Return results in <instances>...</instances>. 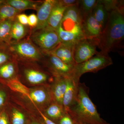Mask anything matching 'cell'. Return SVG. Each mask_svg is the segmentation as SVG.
Masks as SVG:
<instances>
[{"label":"cell","instance_id":"cell-1","mask_svg":"<svg viewBox=\"0 0 124 124\" xmlns=\"http://www.w3.org/2000/svg\"><path fill=\"white\" fill-rule=\"evenodd\" d=\"M124 7L121 6L108 11V17L98 47L103 53L108 54L122 47L124 38Z\"/></svg>","mask_w":124,"mask_h":124},{"label":"cell","instance_id":"cell-2","mask_svg":"<svg viewBox=\"0 0 124 124\" xmlns=\"http://www.w3.org/2000/svg\"><path fill=\"white\" fill-rule=\"evenodd\" d=\"M67 113L75 124H110L100 117L85 88L80 84L76 101Z\"/></svg>","mask_w":124,"mask_h":124},{"label":"cell","instance_id":"cell-3","mask_svg":"<svg viewBox=\"0 0 124 124\" xmlns=\"http://www.w3.org/2000/svg\"><path fill=\"white\" fill-rule=\"evenodd\" d=\"M11 53L17 61L34 62L41 60L44 54L30 39L29 36L8 44Z\"/></svg>","mask_w":124,"mask_h":124},{"label":"cell","instance_id":"cell-4","mask_svg":"<svg viewBox=\"0 0 124 124\" xmlns=\"http://www.w3.org/2000/svg\"><path fill=\"white\" fill-rule=\"evenodd\" d=\"M113 64L111 58L108 54L98 52L97 54L85 62L74 66L72 77L78 82L80 78L87 72L96 73L99 71Z\"/></svg>","mask_w":124,"mask_h":124},{"label":"cell","instance_id":"cell-5","mask_svg":"<svg viewBox=\"0 0 124 124\" xmlns=\"http://www.w3.org/2000/svg\"><path fill=\"white\" fill-rule=\"evenodd\" d=\"M29 38L43 54L51 52L60 43L57 31L46 27L31 31Z\"/></svg>","mask_w":124,"mask_h":124},{"label":"cell","instance_id":"cell-6","mask_svg":"<svg viewBox=\"0 0 124 124\" xmlns=\"http://www.w3.org/2000/svg\"><path fill=\"white\" fill-rule=\"evenodd\" d=\"M98 40L84 38L78 41L74 45V58L76 64L85 62L98 53Z\"/></svg>","mask_w":124,"mask_h":124},{"label":"cell","instance_id":"cell-7","mask_svg":"<svg viewBox=\"0 0 124 124\" xmlns=\"http://www.w3.org/2000/svg\"><path fill=\"white\" fill-rule=\"evenodd\" d=\"M43 60L49 73L54 77L72 76L74 66H69L50 53L43 54Z\"/></svg>","mask_w":124,"mask_h":124},{"label":"cell","instance_id":"cell-8","mask_svg":"<svg viewBox=\"0 0 124 124\" xmlns=\"http://www.w3.org/2000/svg\"><path fill=\"white\" fill-rule=\"evenodd\" d=\"M79 84V82L76 81L71 76L68 77L66 88L62 103L67 112L76 101Z\"/></svg>","mask_w":124,"mask_h":124},{"label":"cell","instance_id":"cell-9","mask_svg":"<svg viewBox=\"0 0 124 124\" xmlns=\"http://www.w3.org/2000/svg\"><path fill=\"white\" fill-rule=\"evenodd\" d=\"M82 28L85 38L98 40L103 30L92 13L89 15L83 21Z\"/></svg>","mask_w":124,"mask_h":124},{"label":"cell","instance_id":"cell-10","mask_svg":"<svg viewBox=\"0 0 124 124\" xmlns=\"http://www.w3.org/2000/svg\"><path fill=\"white\" fill-rule=\"evenodd\" d=\"M74 45L60 43L49 53L57 56L68 65L74 66L76 64L73 55Z\"/></svg>","mask_w":124,"mask_h":124},{"label":"cell","instance_id":"cell-11","mask_svg":"<svg viewBox=\"0 0 124 124\" xmlns=\"http://www.w3.org/2000/svg\"><path fill=\"white\" fill-rule=\"evenodd\" d=\"M56 1V0H43L42 4L37 10L38 24L35 28L32 31L43 29L46 27L50 15Z\"/></svg>","mask_w":124,"mask_h":124},{"label":"cell","instance_id":"cell-12","mask_svg":"<svg viewBox=\"0 0 124 124\" xmlns=\"http://www.w3.org/2000/svg\"><path fill=\"white\" fill-rule=\"evenodd\" d=\"M68 77H54L53 82L50 88L53 102L62 106Z\"/></svg>","mask_w":124,"mask_h":124},{"label":"cell","instance_id":"cell-13","mask_svg":"<svg viewBox=\"0 0 124 124\" xmlns=\"http://www.w3.org/2000/svg\"><path fill=\"white\" fill-rule=\"evenodd\" d=\"M23 72L25 79L32 84L46 82L50 78V76L48 73L35 67H25Z\"/></svg>","mask_w":124,"mask_h":124},{"label":"cell","instance_id":"cell-14","mask_svg":"<svg viewBox=\"0 0 124 124\" xmlns=\"http://www.w3.org/2000/svg\"><path fill=\"white\" fill-rule=\"evenodd\" d=\"M27 98L34 103L44 105L46 107L53 102L50 88L30 89L29 95Z\"/></svg>","mask_w":124,"mask_h":124},{"label":"cell","instance_id":"cell-15","mask_svg":"<svg viewBox=\"0 0 124 124\" xmlns=\"http://www.w3.org/2000/svg\"><path fill=\"white\" fill-rule=\"evenodd\" d=\"M66 8L60 4L58 0H56L49 18L46 27L57 31L61 24Z\"/></svg>","mask_w":124,"mask_h":124},{"label":"cell","instance_id":"cell-16","mask_svg":"<svg viewBox=\"0 0 124 124\" xmlns=\"http://www.w3.org/2000/svg\"><path fill=\"white\" fill-rule=\"evenodd\" d=\"M31 31L28 26L21 24L16 18L14 20L11 27L10 42L19 41L28 37Z\"/></svg>","mask_w":124,"mask_h":124},{"label":"cell","instance_id":"cell-17","mask_svg":"<svg viewBox=\"0 0 124 124\" xmlns=\"http://www.w3.org/2000/svg\"><path fill=\"white\" fill-rule=\"evenodd\" d=\"M6 2L14 8L22 11L28 9L37 10L43 0H5Z\"/></svg>","mask_w":124,"mask_h":124},{"label":"cell","instance_id":"cell-18","mask_svg":"<svg viewBox=\"0 0 124 124\" xmlns=\"http://www.w3.org/2000/svg\"><path fill=\"white\" fill-rule=\"evenodd\" d=\"M44 114L48 119L56 124L67 113L62 106L55 102L51 103L46 108Z\"/></svg>","mask_w":124,"mask_h":124},{"label":"cell","instance_id":"cell-19","mask_svg":"<svg viewBox=\"0 0 124 124\" xmlns=\"http://www.w3.org/2000/svg\"><path fill=\"white\" fill-rule=\"evenodd\" d=\"M15 58L0 66V78L10 80L15 76L17 71V62Z\"/></svg>","mask_w":124,"mask_h":124},{"label":"cell","instance_id":"cell-20","mask_svg":"<svg viewBox=\"0 0 124 124\" xmlns=\"http://www.w3.org/2000/svg\"><path fill=\"white\" fill-rule=\"evenodd\" d=\"M92 14L95 20L103 29L108 19V12L100 0H98Z\"/></svg>","mask_w":124,"mask_h":124},{"label":"cell","instance_id":"cell-21","mask_svg":"<svg viewBox=\"0 0 124 124\" xmlns=\"http://www.w3.org/2000/svg\"><path fill=\"white\" fill-rule=\"evenodd\" d=\"M22 11L16 9L4 1L0 5V22L5 20H14Z\"/></svg>","mask_w":124,"mask_h":124},{"label":"cell","instance_id":"cell-22","mask_svg":"<svg viewBox=\"0 0 124 124\" xmlns=\"http://www.w3.org/2000/svg\"><path fill=\"white\" fill-rule=\"evenodd\" d=\"M97 0H81L79 1L78 6L83 21L91 13L97 3Z\"/></svg>","mask_w":124,"mask_h":124},{"label":"cell","instance_id":"cell-23","mask_svg":"<svg viewBox=\"0 0 124 124\" xmlns=\"http://www.w3.org/2000/svg\"><path fill=\"white\" fill-rule=\"evenodd\" d=\"M14 20L0 22V41L8 44L10 42L11 27Z\"/></svg>","mask_w":124,"mask_h":124},{"label":"cell","instance_id":"cell-24","mask_svg":"<svg viewBox=\"0 0 124 124\" xmlns=\"http://www.w3.org/2000/svg\"><path fill=\"white\" fill-rule=\"evenodd\" d=\"M7 84L9 88L15 92L20 93L27 97L29 95L30 89L23 85L16 78L9 80Z\"/></svg>","mask_w":124,"mask_h":124},{"label":"cell","instance_id":"cell-25","mask_svg":"<svg viewBox=\"0 0 124 124\" xmlns=\"http://www.w3.org/2000/svg\"><path fill=\"white\" fill-rule=\"evenodd\" d=\"M14 58L10 50L8 44L0 41V66Z\"/></svg>","mask_w":124,"mask_h":124},{"label":"cell","instance_id":"cell-26","mask_svg":"<svg viewBox=\"0 0 124 124\" xmlns=\"http://www.w3.org/2000/svg\"><path fill=\"white\" fill-rule=\"evenodd\" d=\"M10 117L11 124H28L29 122L23 113L15 108L13 109Z\"/></svg>","mask_w":124,"mask_h":124},{"label":"cell","instance_id":"cell-27","mask_svg":"<svg viewBox=\"0 0 124 124\" xmlns=\"http://www.w3.org/2000/svg\"><path fill=\"white\" fill-rule=\"evenodd\" d=\"M38 20L37 16L35 14H32L28 16V26L31 31H32L37 26Z\"/></svg>","mask_w":124,"mask_h":124},{"label":"cell","instance_id":"cell-28","mask_svg":"<svg viewBox=\"0 0 124 124\" xmlns=\"http://www.w3.org/2000/svg\"><path fill=\"white\" fill-rule=\"evenodd\" d=\"M16 19L21 24L28 26V16L24 14L20 13L16 16Z\"/></svg>","mask_w":124,"mask_h":124},{"label":"cell","instance_id":"cell-29","mask_svg":"<svg viewBox=\"0 0 124 124\" xmlns=\"http://www.w3.org/2000/svg\"><path fill=\"white\" fill-rule=\"evenodd\" d=\"M60 4L66 7L78 5L79 0H58Z\"/></svg>","mask_w":124,"mask_h":124},{"label":"cell","instance_id":"cell-30","mask_svg":"<svg viewBox=\"0 0 124 124\" xmlns=\"http://www.w3.org/2000/svg\"><path fill=\"white\" fill-rule=\"evenodd\" d=\"M58 124H76L73 119L67 113L60 119Z\"/></svg>","mask_w":124,"mask_h":124},{"label":"cell","instance_id":"cell-31","mask_svg":"<svg viewBox=\"0 0 124 124\" xmlns=\"http://www.w3.org/2000/svg\"><path fill=\"white\" fill-rule=\"evenodd\" d=\"M0 124H11L8 116L4 111L0 113Z\"/></svg>","mask_w":124,"mask_h":124},{"label":"cell","instance_id":"cell-32","mask_svg":"<svg viewBox=\"0 0 124 124\" xmlns=\"http://www.w3.org/2000/svg\"><path fill=\"white\" fill-rule=\"evenodd\" d=\"M39 112L40 113L41 116V118H42V122H44L45 124H55L51 121L50 120L48 119L44 115V113H42L40 111H39Z\"/></svg>","mask_w":124,"mask_h":124},{"label":"cell","instance_id":"cell-33","mask_svg":"<svg viewBox=\"0 0 124 124\" xmlns=\"http://www.w3.org/2000/svg\"><path fill=\"white\" fill-rule=\"evenodd\" d=\"M6 98V94L5 93L0 90V108H1L4 104Z\"/></svg>","mask_w":124,"mask_h":124},{"label":"cell","instance_id":"cell-34","mask_svg":"<svg viewBox=\"0 0 124 124\" xmlns=\"http://www.w3.org/2000/svg\"><path fill=\"white\" fill-rule=\"evenodd\" d=\"M28 124H44V122H39L37 121H29V123Z\"/></svg>","mask_w":124,"mask_h":124},{"label":"cell","instance_id":"cell-35","mask_svg":"<svg viewBox=\"0 0 124 124\" xmlns=\"http://www.w3.org/2000/svg\"><path fill=\"white\" fill-rule=\"evenodd\" d=\"M4 0H0V5L3 3L4 1Z\"/></svg>","mask_w":124,"mask_h":124},{"label":"cell","instance_id":"cell-36","mask_svg":"<svg viewBox=\"0 0 124 124\" xmlns=\"http://www.w3.org/2000/svg\"></svg>","mask_w":124,"mask_h":124}]
</instances>
